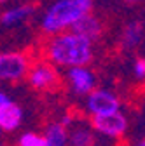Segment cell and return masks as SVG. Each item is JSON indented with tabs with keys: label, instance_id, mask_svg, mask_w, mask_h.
I'll return each mask as SVG.
<instances>
[{
	"label": "cell",
	"instance_id": "17",
	"mask_svg": "<svg viewBox=\"0 0 145 146\" xmlns=\"http://www.w3.org/2000/svg\"><path fill=\"white\" fill-rule=\"evenodd\" d=\"M9 96H7V92H5V90H2V89H0V104H2L5 99H7Z\"/></svg>",
	"mask_w": 145,
	"mask_h": 146
},
{
	"label": "cell",
	"instance_id": "5",
	"mask_svg": "<svg viewBox=\"0 0 145 146\" xmlns=\"http://www.w3.org/2000/svg\"><path fill=\"white\" fill-rule=\"evenodd\" d=\"M25 78L35 90H51L60 82L58 68L49 61H37L35 64H30Z\"/></svg>",
	"mask_w": 145,
	"mask_h": 146
},
{
	"label": "cell",
	"instance_id": "7",
	"mask_svg": "<svg viewBox=\"0 0 145 146\" xmlns=\"http://www.w3.org/2000/svg\"><path fill=\"white\" fill-rule=\"evenodd\" d=\"M68 89L75 96H87L96 87V75L89 66H72L65 70Z\"/></svg>",
	"mask_w": 145,
	"mask_h": 146
},
{
	"label": "cell",
	"instance_id": "18",
	"mask_svg": "<svg viewBox=\"0 0 145 146\" xmlns=\"http://www.w3.org/2000/svg\"><path fill=\"white\" fill-rule=\"evenodd\" d=\"M126 4H130V5H136V4H142L143 0H124Z\"/></svg>",
	"mask_w": 145,
	"mask_h": 146
},
{
	"label": "cell",
	"instance_id": "1",
	"mask_svg": "<svg viewBox=\"0 0 145 146\" xmlns=\"http://www.w3.org/2000/svg\"><path fill=\"white\" fill-rule=\"evenodd\" d=\"M46 58L56 68L89 66L95 58V42L84 38L74 30L51 35L46 42Z\"/></svg>",
	"mask_w": 145,
	"mask_h": 146
},
{
	"label": "cell",
	"instance_id": "12",
	"mask_svg": "<svg viewBox=\"0 0 145 146\" xmlns=\"http://www.w3.org/2000/svg\"><path fill=\"white\" fill-rule=\"evenodd\" d=\"M95 131L89 125L79 123L68 131V146H95Z\"/></svg>",
	"mask_w": 145,
	"mask_h": 146
},
{
	"label": "cell",
	"instance_id": "3",
	"mask_svg": "<svg viewBox=\"0 0 145 146\" xmlns=\"http://www.w3.org/2000/svg\"><path fill=\"white\" fill-rule=\"evenodd\" d=\"M30 59L26 54L17 50H5L0 52V82H19L26 77Z\"/></svg>",
	"mask_w": 145,
	"mask_h": 146
},
{
	"label": "cell",
	"instance_id": "16",
	"mask_svg": "<svg viewBox=\"0 0 145 146\" xmlns=\"http://www.w3.org/2000/svg\"><path fill=\"white\" fill-rule=\"evenodd\" d=\"M58 122H60V123H63L66 129H68V127L74 123V118H72V115H68V113H66V115H63V117H61V120H58Z\"/></svg>",
	"mask_w": 145,
	"mask_h": 146
},
{
	"label": "cell",
	"instance_id": "10",
	"mask_svg": "<svg viewBox=\"0 0 145 146\" xmlns=\"http://www.w3.org/2000/svg\"><path fill=\"white\" fill-rule=\"evenodd\" d=\"M72 30H74L75 33H79V35H82L84 38L91 40V42H96L101 36V33H103V23L100 21V17L95 12H89V14L82 16L81 19L74 25Z\"/></svg>",
	"mask_w": 145,
	"mask_h": 146
},
{
	"label": "cell",
	"instance_id": "20",
	"mask_svg": "<svg viewBox=\"0 0 145 146\" xmlns=\"http://www.w3.org/2000/svg\"><path fill=\"white\" fill-rule=\"evenodd\" d=\"M136 146H145V139H142V141H140V143H138Z\"/></svg>",
	"mask_w": 145,
	"mask_h": 146
},
{
	"label": "cell",
	"instance_id": "13",
	"mask_svg": "<svg viewBox=\"0 0 145 146\" xmlns=\"http://www.w3.org/2000/svg\"><path fill=\"white\" fill-rule=\"evenodd\" d=\"M42 136L46 139V146H68V129L60 122L49 123Z\"/></svg>",
	"mask_w": 145,
	"mask_h": 146
},
{
	"label": "cell",
	"instance_id": "4",
	"mask_svg": "<svg viewBox=\"0 0 145 146\" xmlns=\"http://www.w3.org/2000/svg\"><path fill=\"white\" fill-rule=\"evenodd\" d=\"M91 129L95 134H100L107 139H121L128 131V118L124 113H121V110L107 115H93Z\"/></svg>",
	"mask_w": 145,
	"mask_h": 146
},
{
	"label": "cell",
	"instance_id": "6",
	"mask_svg": "<svg viewBox=\"0 0 145 146\" xmlns=\"http://www.w3.org/2000/svg\"><path fill=\"white\" fill-rule=\"evenodd\" d=\"M86 110L89 115H107L121 110V99L115 92L108 89H98L95 87L91 92L86 96Z\"/></svg>",
	"mask_w": 145,
	"mask_h": 146
},
{
	"label": "cell",
	"instance_id": "21",
	"mask_svg": "<svg viewBox=\"0 0 145 146\" xmlns=\"http://www.w3.org/2000/svg\"><path fill=\"white\" fill-rule=\"evenodd\" d=\"M0 146H4V141H2V131H0Z\"/></svg>",
	"mask_w": 145,
	"mask_h": 146
},
{
	"label": "cell",
	"instance_id": "9",
	"mask_svg": "<svg viewBox=\"0 0 145 146\" xmlns=\"http://www.w3.org/2000/svg\"><path fill=\"white\" fill-rule=\"evenodd\" d=\"M23 123V108L7 98L0 104V131L2 132H14Z\"/></svg>",
	"mask_w": 145,
	"mask_h": 146
},
{
	"label": "cell",
	"instance_id": "15",
	"mask_svg": "<svg viewBox=\"0 0 145 146\" xmlns=\"http://www.w3.org/2000/svg\"><path fill=\"white\" fill-rule=\"evenodd\" d=\"M133 75L136 80H145V58H136L133 61Z\"/></svg>",
	"mask_w": 145,
	"mask_h": 146
},
{
	"label": "cell",
	"instance_id": "19",
	"mask_svg": "<svg viewBox=\"0 0 145 146\" xmlns=\"http://www.w3.org/2000/svg\"><path fill=\"white\" fill-rule=\"evenodd\" d=\"M9 2H11V0H0V7H5Z\"/></svg>",
	"mask_w": 145,
	"mask_h": 146
},
{
	"label": "cell",
	"instance_id": "8",
	"mask_svg": "<svg viewBox=\"0 0 145 146\" xmlns=\"http://www.w3.org/2000/svg\"><path fill=\"white\" fill-rule=\"evenodd\" d=\"M35 11H37L35 2H19V4L7 5L0 11V26L2 28L21 26L35 14Z\"/></svg>",
	"mask_w": 145,
	"mask_h": 146
},
{
	"label": "cell",
	"instance_id": "2",
	"mask_svg": "<svg viewBox=\"0 0 145 146\" xmlns=\"http://www.w3.org/2000/svg\"><path fill=\"white\" fill-rule=\"evenodd\" d=\"M93 0H52L40 14V30L47 36L72 30L82 16L93 12Z\"/></svg>",
	"mask_w": 145,
	"mask_h": 146
},
{
	"label": "cell",
	"instance_id": "11",
	"mask_svg": "<svg viewBox=\"0 0 145 146\" xmlns=\"http://www.w3.org/2000/svg\"><path fill=\"white\" fill-rule=\"evenodd\" d=\"M143 33H145V28H143L142 21L126 23L122 31H121V45H122V49L124 50L136 49L142 44V40H143Z\"/></svg>",
	"mask_w": 145,
	"mask_h": 146
},
{
	"label": "cell",
	"instance_id": "22",
	"mask_svg": "<svg viewBox=\"0 0 145 146\" xmlns=\"http://www.w3.org/2000/svg\"><path fill=\"white\" fill-rule=\"evenodd\" d=\"M30 2H46V0H30Z\"/></svg>",
	"mask_w": 145,
	"mask_h": 146
},
{
	"label": "cell",
	"instance_id": "14",
	"mask_svg": "<svg viewBox=\"0 0 145 146\" xmlns=\"http://www.w3.org/2000/svg\"><path fill=\"white\" fill-rule=\"evenodd\" d=\"M17 146H46V139L39 132L26 131L17 137Z\"/></svg>",
	"mask_w": 145,
	"mask_h": 146
}]
</instances>
